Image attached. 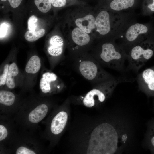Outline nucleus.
I'll return each instance as SVG.
<instances>
[{
    "label": "nucleus",
    "mask_w": 154,
    "mask_h": 154,
    "mask_svg": "<svg viewBox=\"0 0 154 154\" xmlns=\"http://www.w3.org/2000/svg\"><path fill=\"white\" fill-rule=\"evenodd\" d=\"M8 25L5 23H3L0 25V38L3 37L6 35L8 30Z\"/></svg>",
    "instance_id": "nucleus-25"
},
{
    "label": "nucleus",
    "mask_w": 154,
    "mask_h": 154,
    "mask_svg": "<svg viewBox=\"0 0 154 154\" xmlns=\"http://www.w3.org/2000/svg\"><path fill=\"white\" fill-rule=\"evenodd\" d=\"M16 154H35L36 153L32 150L23 146H21L17 149Z\"/></svg>",
    "instance_id": "nucleus-23"
},
{
    "label": "nucleus",
    "mask_w": 154,
    "mask_h": 154,
    "mask_svg": "<svg viewBox=\"0 0 154 154\" xmlns=\"http://www.w3.org/2000/svg\"><path fill=\"white\" fill-rule=\"evenodd\" d=\"M9 66V64H5L4 66L3 73L0 75V86L2 85H4L6 83L8 72Z\"/></svg>",
    "instance_id": "nucleus-22"
},
{
    "label": "nucleus",
    "mask_w": 154,
    "mask_h": 154,
    "mask_svg": "<svg viewBox=\"0 0 154 154\" xmlns=\"http://www.w3.org/2000/svg\"><path fill=\"white\" fill-rule=\"evenodd\" d=\"M99 51L92 56L102 67L119 72L125 71L127 55L121 49L113 43L105 42L102 44Z\"/></svg>",
    "instance_id": "nucleus-3"
},
{
    "label": "nucleus",
    "mask_w": 154,
    "mask_h": 154,
    "mask_svg": "<svg viewBox=\"0 0 154 154\" xmlns=\"http://www.w3.org/2000/svg\"><path fill=\"white\" fill-rule=\"evenodd\" d=\"M153 110H154V100H153Z\"/></svg>",
    "instance_id": "nucleus-29"
},
{
    "label": "nucleus",
    "mask_w": 154,
    "mask_h": 154,
    "mask_svg": "<svg viewBox=\"0 0 154 154\" xmlns=\"http://www.w3.org/2000/svg\"><path fill=\"white\" fill-rule=\"evenodd\" d=\"M1 1H6L7 0H0Z\"/></svg>",
    "instance_id": "nucleus-30"
},
{
    "label": "nucleus",
    "mask_w": 154,
    "mask_h": 154,
    "mask_svg": "<svg viewBox=\"0 0 154 154\" xmlns=\"http://www.w3.org/2000/svg\"><path fill=\"white\" fill-rule=\"evenodd\" d=\"M8 131L6 128L3 125H0V141H1L7 137Z\"/></svg>",
    "instance_id": "nucleus-26"
},
{
    "label": "nucleus",
    "mask_w": 154,
    "mask_h": 154,
    "mask_svg": "<svg viewBox=\"0 0 154 154\" xmlns=\"http://www.w3.org/2000/svg\"><path fill=\"white\" fill-rule=\"evenodd\" d=\"M11 6L13 8L17 7L19 5L22 0H8Z\"/></svg>",
    "instance_id": "nucleus-27"
},
{
    "label": "nucleus",
    "mask_w": 154,
    "mask_h": 154,
    "mask_svg": "<svg viewBox=\"0 0 154 154\" xmlns=\"http://www.w3.org/2000/svg\"><path fill=\"white\" fill-rule=\"evenodd\" d=\"M129 81L126 77H114L94 86L86 94L75 98L76 100L87 107L100 106L110 97L118 84Z\"/></svg>",
    "instance_id": "nucleus-2"
},
{
    "label": "nucleus",
    "mask_w": 154,
    "mask_h": 154,
    "mask_svg": "<svg viewBox=\"0 0 154 154\" xmlns=\"http://www.w3.org/2000/svg\"><path fill=\"white\" fill-rule=\"evenodd\" d=\"M135 0H112L110 4V8L116 11H120L132 7Z\"/></svg>",
    "instance_id": "nucleus-15"
},
{
    "label": "nucleus",
    "mask_w": 154,
    "mask_h": 154,
    "mask_svg": "<svg viewBox=\"0 0 154 154\" xmlns=\"http://www.w3.org/2000/svg\"><path fill=\"white\" fill-rule=\"evenodd\" d=\"M19 73V69L16 64L11 63L9 66V70L6 84L7 87L10 89L13 88L15 86L14 80V77Z\"/></svg>",
    "instance_id": "nucleus-17"
},
{
    "label": "nucleus",
    "mask_w": 154,
    "mask_h": 154,
    "mask_svg": "<svg viewBox=\"0 0 154 154\" xmlns=\"http://www.w3.org/2000/svg\"><path fill=\"white\" fill-rule=\"evenodd\" d=\"M40 67V58L38 56L34 55L32 56L28 62L25 70L28 73L35 74L39 71Z\"/></svg>",
    "instance_id": "nucleus-16"
},
{
    "label": "nucleus",
    "mask_w": 154,
    "mask_h": 154,
    "mask_svg": "<svg viewBox=\"0 0 154 154\" xmlns=\"http://www.w3.org/2000/svg\"><path fill=\"white\" fill-rule=\"evenodd\" d=\"M94 17L91 14H88L83 17L77 18L75 22L77 27L89 33L96 27Z\"/></svg>",
    "instance_id": "nucleus-11"
},
{
    "label": "nucleus",
    "mask_w": 154,
    "mask_h": 154,
    "mask_svg": "<svg viewBox=\"0 0 154 154\" xmlns=\"http://www.w3.org/2000/svg\"><path fill=\"white\" fill-rule=\"evenodd\" d=\"M48 110V107L46 104L38 105L29 113L28 116L29 121L33 123L39 122L45 117Z\"/></svg>",
    "instance_id": "nucleus-14"
},
{
    "label": "nucleus",
    "mask_w": 154,
    "mask_h": 154,
    "mask_svg": "<svg viewBox=\"0 0 154 154\" xmlns=\"http://www.w3.org/2000/svg\"><path fill=\"white\" fill-rule=\"evenodd\" d=\"M38 24V19L34 15L29 18L28 22V28L29 30L34 31L36 29Z\"/></svg>",
    "instance_id": "nucleus-21"
},
{
    "label": "nucleus",
    "mask_w": 154,
    "mask_h": 154,
    "mask_svg": "<svg viewBox=\"0 0 154 154\" xmlns=\"http://www.w3.org/2000/svg\"><path fill=\"white\" fill-rule=\"evenodd\" d=\"M68 0V1H72V0Z\"/></svg>",
    "instance_id": "nucleus-31"
},
{
    "label": "nucleus",
    "mask_w": 154,
    "mask_h": 154,
    "mask_svg": "<svg viewBox=\"0 0 154 154\" xmlns=\"http://www.w3.org/2000/svg\"><path fill=\"white\" fill-rule=\"evenodd\" d=\"M136 80L139 90L148 97L154 98V65L139 74Z\"/></svg>",
    "instance_id": "nucleus-5"
},
{
    "label": "nucleus",
    "mask_w": 154,
    "mask_h": 154,
    "mask_svg": "<svg viewBox=\"0 0 154 154\" xmlns=\"http://www.w3.org/2000/svg\"><path fill=\"white\" fill-rule=\"evenodd\" d=\"M95 25L97 31L100 34L104 35L109 32L111 29L110 17L107 11L103 10L99 13L95 19Z\"/></svg>",
    "instance_id": "nucleus-7"
},
{
    "label": "nucleus",
    "mask_w": 154,
    "mask_h": 154,
    "mask_svg": "<svg viewBox=\"0 0 154 154\" xmlns=\"http://www.w3.org/2000/svg\"><path fill=\"white\" fill-rule=\"evenodd\" d=\"M64 45V41L61 37L57 35L53 36L49 40L47 52L52 57H58L63 53Z\"/></svg>",
    "instance_id": "nucleus-9"
},
{
    "label": "nucleus",
    "mask_w": 154,
    "mask_h": 154,
    "mask_svg": "<svg viewBox=\"0 0 154 154\" xmlns=\"http://www.w3.org/2000/svg\"><path fill=\"white\" fill-rule=\"evenodd\" d=\"M68 117V114L66 111H62L57 113L51 122V132L55 135L59 134L62 132L66 125Z\"/></svg>",
    "instance_id": "nucleus-8"
},
{
    "label": "nucleus",
    "mask_w": 154,
    "mask_h": 154,
    "mask_svg": "<svg viewBox=\"0 0 154 154\" xmlns=\"http://www.w3.org/2000/svg\"><path fill=\"white\" fill-rule=\"evenodd\" d=\"M147 6L151 11L154 12V0H146Z\"/></svg>",
    "instance_id": "nucleus-28"
},
{
    "label": "nucleus",
    "mask_w": 154,
    "mask_h": 154,
    "mask_svg": "<svg viewBox=\"0 0 154 154\" xmlns=\"http://www.w3.org/2000/svg\"><path fill=\"white\" fill-rule=\"evenodd\" d=\"M147 129L143 141V146L154 154V118L150 119L147 124Z\"/></svg>",
    "instance_id": "nucleus-12"
},
{
    "label": "nucleus",
    "mask_w": 154,
    "mask_h": 154,
    "mask_svg": "<svg viewBox=\"0 0 154 154\" xmlns=\"http://www.w3.org/2000/svg\"><path fill=\"white\" fill-rule=\"evenodd\" d=\"M72 61L74 68L93 86L114 77L105 71L92 56L82 54Z\"/></svg>",
    "instance_id": "nucleus-1"
},
{
    "label": "nucleus",
    "mask_w": 154,
    "mask_h": 154,
    "mask_svg": "<svg viewBox=\"0 0 154 154\" xmlns=\"http://www.w3.org/2000/svg\"><path fill=\"white\" fill-rule=\"evenodd\" d=\"M52 5L56 7L64 6L66 3V0H50Z\"/></svg>",
    "instance_id": "nucleus-24"
},
{
    "label": "nucleus",
    "mask_w": 154,
    "mask_h": 154,
    "mask_svg": "<svg viewBox=\"0 0 154 154\" xmlns=\"http://www.w3.org/2000/svg\"><path fill=\"white\" fill-rule=\"evenodd\" d=\"M154 43L146 41L134 45L127 56L128 68L137 73L139 70L153 56Z\"/></svg>",
    "instance_id": "nucleus-4"
},
{
    "label": "nucleus",
    "mask_w": 154,
    "mask_h": 154,
    "mask_svg": "<svg viewBox=\"0 0 154 154\" xmlns=\"http://www.w3.org/2000/svg\"><path fill=\"white\" fill-rule=\"evenodd\" d=\"M38 9L42 13H47L50 9L52 4L50 0H34Z\"/></svg>",
    "instance_id": "nucleus-20"
},
{
    "label": "nucleus",
    "mask_w": 154,
    "mask_h": 154,
    "mask_svg": "<svg viewBox=\"0 0 154 154\" xmlns=\"http://www.w3.org/2000/svg\"><path fill=\"white\" fill-rule=\"evenodd\" d=\"M40 87L44 93H54L62 90L64 84L55 73L47 72L43 74L39 84Z\"/></svg>",
    "instance_id": "nucleus-6"
},
{
    "label": "nucleus",
    "mask_w": 154,
    "mask_h": 154,
    "mask_svg": "<svg viewBox=\"0 0 154 154\" xmlns=\"http://www.w3.org/2000/svg\"><path fill=\"white\" fill-rule=\"evenodd\" d=\"M148 30L147 27L145 25L135 24L130 26L127 30L125 35L126 40L129 42L133 43L139 35L146 34Z\"/></svg>",
    "instance_id": "nucleus-10"
},
{
    "label": "nucleus",
    "mask_w": 154,
    "mask_h": 154,
    "mask_svg": "<svg viewBox=\"0 0 154 154\" xmlns=\"http://www.w3.org/2000/svg\"><path fill=\"white\" fill-rule=\"evenodd\" d=\"M88 33L77 27L72 32V38L76 45L82 47L87 45L90 41V37Z\"/></svg>",
    "instance_id": "nucleus-13"
},
{
    "label": "nucleus",
    "mask_w": 154,
    "mask_h": 154,
    "mask_svg": "<svg viewBox=\"0 0 154 154\" xmlns=\"http://www.w3.org/2000/svg\"><path fill=\"white\" fill-rule=\"evenodd\" d=\"M15 96L11 92L2 90L0 92V103L6 106H10L14 103Z\"/></svg>",
    "instance_id": "nucleus-18"
},
{
    "label": "nucleus",
    "mask_w": 154,
    "mask_h": 154,
    "mask_svg": "<svg viewBox=\"0 0 154 154\" xmlns=\"http://www.w3.org/2000/svg\"><path fill=\"white\" fill-rule=\"evenodd\" d=\"M45 33V30L43 29H41L37 31L29 30L25 33L24 37L27 41L34 42L43 37Z\"/></svg>",
    "instance_id": "nucleus-19"
}]
</instances>
